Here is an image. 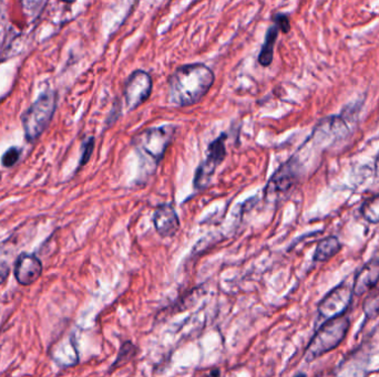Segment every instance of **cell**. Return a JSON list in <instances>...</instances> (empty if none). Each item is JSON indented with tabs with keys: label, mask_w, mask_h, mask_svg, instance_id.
I'll return each mask as SVG.
<instances>
[{
	"label": "cell",
	"mask_w": 379,
	"mask_h": 377,
	"mask_svg": "<svg viewBox=\"0 0 379 377\" xmlns=\"http://www.w3.org/2000/svg\"><path fill=\"white\" fill-rule=\"evenodd\" d=\"M214 80V72L206 64H183L169 77V102L181 108L196 104L206 96Z\"/></svg>",
	"instance_id": "obj_1"
},
{
	"label": "cell",
	"mask_w": 379,
	"mask_h": 377,
	"mask_svg": "<svg viewBox=\"0 0 379 377\" xmlns=\"http://www.w3.org/2000/svg\"><path fill=\"white\" fill-rule=\"evenodd\" d=\"M350 322L348 316H342L329 320L318 329L305 352V360L312 362L320 356L329 353L344 341L350 330Z\"/></svg>",
	"instance_id": "obj_2"
},
{
	"label": "cell",
	"mask_w": 379,
	"mask_h": 377,
	"mask_svg": "<svg viewBox=\"0 0 379 377\" xmlns=\"http://www.w3.org/2000/svg\"><path fill=\"white\" fill-rule=\"evenodd\" d=\"M176 130L173 125L149 128L136 134L132 144L141 156H145L148 160L158 164L163 160L166 149L173 141Z\"/></svg>",
	"instance_id": "obj_3"
},
{
	"label": "cell",
	"mask_w": 379,
	"mask_h": 377,
	"mask_svg": "<svg viewBox=\"0 0 379 377\" xmlns=\"http://www.w3.org/2000/svg\"><path fill=\"white\" fill-rule=\"evenodd\" d=\"M227 134L222 133L219 138H215L210 143L208 147V156L206 160L199 165L193 179V186L198 191L206 188L211 182L212 176L215 173L217 166L225 160L227 149H225V141Z\"/></svg>",
	"instance_id": "obj_4"
},
{
	"label": "cell",
	"mask_w": 379,
	"mask_h": 377,
	"mask_svg": "<svg viewBox=\"0 0 379 377\" xmlns=\"http://www.w3.org/2000/svg\"><path fill=\"white\" fill-rule=\"evenodd\" d=\"M153 81L151 75L143 70H136L129 75L123 88V98L129 111L138 109L147 101L152 92Z\"/></svg>",
	"instance_id": "obj_5"
},
{
	"label": "cell",
	"mask_w": 379,
	"mask_h": 377,
	"mask_svg": "<svg viewBox=\"0 0 379 377\" xmlns=\"http://www.w3.org/2000/svg\"><path fill=\"white\" fill-rule=\"evenodd\" d=\"M352 297V288L348 287V284H339L318 303V313L327 321L344 316L350 308Z\"/></svg>",
	"instance_id": "obj_6"
},
{
	"label": "cell",
	"mask_w": 379,
	"mask_h": 377,
	"mask_svg": "<svg viewBox=\"0 0 379 377\" xmlns=\"http://www.w3.org/2000/svg\"><path fill=\"white\" fill-rule=\"evenodd\" d=\"M155 230L163 238L173 237L179 231L180 219L172 204L159 205L153 213Z\"/></svg>",
	"instance_id": "obj_7"
},
{
	"label": "cell",
	"mask_w": 379,
	"mask_h": 377,
	"mask_svg": "<svg viewBox=\"0 0 379 377\" xmlns=\"http://www.w3.org/2000/svg\"><path fill=\"white\" fill-rule=\"evenodd\" d=\"M41 272H43V266H41V260L35 256L24 253L18 258L15 276L19 283L22 286H29L39 279Z\"/></svg>",
	"instance_id": "obj_8"
},
{
	"label": "cell",
	"mask_w": 379,
	"mask_h": 377,
	"mask_svg": "<svg viewBox=\"0 0 379 377\" xmlns=\"http://www.w3.org/2000/svg\"><path fill=\"white\" fill-rule=\"evenodd\" d=\"M378 281L379 261H369L356 274L354 286H352V293L356 297H361L366 293H369V290L373 289Z\"/></svg>",
	"instance_id": "obj_9"
},
{
	"label": "cell",
	"mask_w": 379,
	"mask_h": 377,
	"mask_svg": "<svg viewBox=\"0 0 379 377\" xmlns=\"http://www.w3.org/2000/svg\"><path fill=\"white\" fill-rule=\"evenodd\" d=\"M296 176V160L291 158L271 178L267 184L266 193H285L293 186Z\"/></svg>",
	"instance_id": "obj_10"
},
{
	"label": "cell",
	"mask_w": 379,
	"mask_h": 377,
	"mask_svg": "<svg viewBox=\"0 0 379 377\" xmlns=\"http://www.w3.org/2000/svg\"><path fill=\"white\" fill-rule=\"evenodd\" d=\"M51 114L50 98H43L37 105H34L31 112L27 115V124L24 126L27 128L28 134L36 136L43 130V124L45 123V119H49Z\"/></svg>",
	"instance_id": "obj_11"
},
{
	"label": "cell",
	"mask_w": 379,
	"mask_h": 377,
	"mask_svg": "<svg viewBox=\"0 0 379 377\" xmlns=\"http://www.w3.org/2000/svg\"><path fill=\"white\" fill-rule=\"evenodd\" d=\"M278 31L280 29L276 24H273L267 29L264 43H263L262 49L259 51V58H257V61L262 67H269L272 64Z\"/></svg>",
	"instance_id": "obj_12"
},
{
	"label": "cell",
	"mask_w": 379,
	"mask_h": 377,
	"mask_svg": "<svg viewBox=\"0 0 379 377\" xmlns=\"http://www.w3.org/2000/svg\"><path fill=\"white\" fill-rule=\"evenodd\" d=\"M341 249H342V244L339 242L338 238L334 236L327 237L318 242L315 253H314V260L317 263H325L336 256Z\"/></svg>",
	"instance_id": "obj_13"
},
{
	"label": "cell",
	"mask_w": 379,
	"mask_h": 377,
	"mask_svg": "<svg viewBox=\"0 0 379 377\" xmlns=\"http://www.w3.org/2000/svg\"><path fill=\"white\" fill-rule=\"evenodd\" d=\"M363 356L357 357L352 355L343 362L337 371L338 377H365V369L363 364Z\"/></svg>",
	"instance_id": "obj_14"
},
{
	"label": "cell",
	"mask_w": 379,
	"mask_h": 377,
	"mask_svg": "<svg viewBox=\"0 0 379 377\" xmlns=\"http://www.w3.org/2000/svg\"><path fill=\"white\" fill-rule=\"evenodd\" d=\"M362 215L369 223H379V195L364 202Z\"/></svg>",
	"instance_id": "obj_15"
},
{
	"label": "cell",
	"mask_w": 379,
	"mask_h": 377,
	"mask_svg": "<svg viewBox=\"0 0 379 377\" xmlns=\"http://www.w3.org/2000/svg\"><path fill=\"white\" fill-rule=\"evenodd\" d=\"M364 313L369 319L379 316V290L366 297L363 303Z\"/></svg>",
	"instance_id": "obj_16"
},
{
	"label": "cell",
	"mask_w": 379,
	"mask_h": 377,
	"mask_svg": "<svg viewBox=\"0 0 379 377\" xmlns=\"http://www.w3.org/2000/svg\"><path fill=\"white\" fill-rule=\"evenodd\" d=\"M136 354V348L131 342H127L121 346L120 350H119V355H117V361L115 362V367L117 364L123 363L127 360L130 359Z\"/></svg>",
	"instance_id": "obj_17"
},
{
	"label": "cell",
	"mask_w": 379,
	"mask_h": 377,
	"mask_svg": "<svg viewBox=\"0 0 379 377\" xmlns=\"http://www.w3.org/2000/svg\"><path fill=\"white\" fill-rule=\"evenodd\" d=\"M274 24L278 26L280 31L283 32V34H287V32L291 30V24H289V17L283 14H278L274 16Z\"/></svg>",
	"instance_id": "obj_18"
},
{
	"label": "cell",
	"mask_w": 379,
	"mask_h": 377,
	"mask_svg": "<svg viewBox=\"0 0 379 377\" xmlns=\"http://www.w3.org/2000/svg\"><path fill=\"white\" fill-rule=\"evenodd\" d=\"M18 151L16 149H11L10 151H7L3 157V164L5 166H13L15 163L18 160Z\"/></svg>",
	"instance_id": "obj_19"
},
{
	"label": "cell",
	"mask_w": 379,
	"mask_h": 377,
	"mask_svg": "<svg viewBox=\"0 0 379 377\" xmlns=\"http://www.w3.org/2000/svg\"><path fill=\"white\" fill-rule=\"evenodd\" d=\"M9 276V267L7 263L0 260V284H3Z\"/></svg>",
	"instance_id": "obj_20"
},
{
	"label": "cell",
	"mask_w": 379,
	"mask_h": 377,
	"mask_svg": "<svg viewBox=\"0 0 379 377\" xmlns=\"http://www.w3.org/2000/svg\"><path fill=\"white\" fill-rule=\"evenodd\" d=\"M94 138H90L88 142L86 143V149H85V153H83V164L87 162L90 157L91 153H92V149H94Z\"/></svg>",
	"instance_id": "obj_21"
},
{
	"label": "cell",
	"mask_w": 379,
	"mask_h": 377,
	"mask_svg": "<svg viewBox=\"0 0 379 377\" xmlns=\"http://www.w3.org/2000/svg\"><path fill=\"white\" fill-rule=\"evenodd\" d=\"M375 172H376L377 177L379 178V154L377 155L376 161H375Z\"/></svg>",
	"instance_id": "obj_22"
},
{
	"label": "cell",
	"mask_w": 379,
	"mask_h": 377,
	"mask_svg": "<svg viewBox=\"0 0 379 377\" xmlns=\"http://www.w3.org/2000/svg\"><path fill=\"white\" fill-rule=\"evenodd\" d=\"M294 377H307L304 373H299V374L295 375Z\"/></svg>",
	"instance_id": "obj_23"
}]
</instances>
